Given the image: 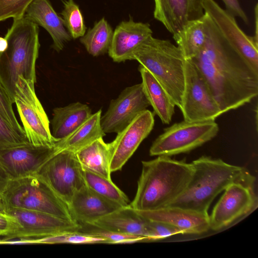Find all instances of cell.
<instances>
[{
    "instance_id": "obj_1",
    "label": "cell",
    "mask_w": 258,
    "mask_h": 258,
    "mask_svg": "<svg viewBox=\"0 0 258 258\" xmlns=\"http://www.w3.org/2000/svg\"><path fill=\"white\" fill-rule=\"evenodd\" d=\"M205 44L190 59L206 80L223 114L258 94V72L226 40L205 13Z\"/></svg>"
},
{
    "instance_id": "obj_2",
    "label": "cell",
    "mask_w": 258,
    "mask_h": 258,
    "mask_svg": "<svg viewBox=\"0 0 258 258\" xmlns=\"http://www.w3.org/2000/svg\"><path fill=\"white\" fill-rule=\"evenodd\" d=\"M142 164L136 194L130 204L139 211L168 206L183 194L194 172L191 163L169 156H158Z\"/></svg>"
},
{
    "instance_id": "obj_3",
    "label": "cell",
    "mask_w": 258,
    "mask_h": 258,
    "mask_svg": "<svg viewBox=\"0 0 258 258\" xmlns=\"http://www.w3.org/2000/svg\"><path fill=\"white\" fill-rule=\"evenodd\" d=\"M191 163L194 172L185 190L168 206L208 213L213 200L230 184L241 182L254 185L255 178L246 168L221 159L205 156Z\"/></svg>"
},
{
    "instance_id": "obj_4",
    "label": "cell",
    "mask_w": 258,
    "mask_h": 258,
    "mask_svg": "<svg viewBox=\"0 0 258 258\" xmlns=\"http://www.w3.org/2000/svg\"><path fill=\"white\" fill-rule=\"evenodd\" d=\"M5 38L8 46L0 54V80L14 103L15 85L19 76L34 83L36 82L39 27L25 16L14 19Z\"/></svg>"
},
{
    "instance_id": "obj_5",
    "label": "cell",
    "mask_w": 258,
    "mask_h": 258,
    "mask_svg": "<svg viewBox=\"0 0 258 258\" xmlns=\"http://www.w3.org/2000/svg\"><path fill=\"white\" fill-rule=\"evenodd\" d=\"M136 60L158 81L179 108L184 90L185 58L168 40L149 37L133 52Z\"/></svg>"
},
{
    "instance_id": "obj_6",
    "label": "cell",
    "mask_w": 258,
    "mask_h": 258,
    "mask_svg": "<svg viewBox=\"0 0 258 258\" xmlns=\"http://www.w3.org/2000/svg\"><path fill=\"white\" fill-rule=\"evenodd\" d=\"M2 195L7 210L35 211L75 221L68 205L37 174L9 180Z\"/></svg>"
},
{
    "instance_id": "obj_7",
    "label": "cell",
    "mask_w": 258,
    "mask_h": 258,
    "mask_svg": "<svg viewBox=\"0 0 258 258\" xmlns=\"http://www.w3.org/2000/svg\"><path fill=\"white\" fill-rule=\"evenodd\" d=\"M219 132L215 120L190 122L184 120L164 129L153 142L149 154L152 156L188 153L215 138Z\"/></svg>"
},
{
    "instance_id": "obj_8",
    "label": "cell",
    "mask_w": 258,
    "mask_h": 258,
    "mask_svg": "<svg viewBox=\"0 0 258 258\" xmlns=\"http://www.w3.org/2000/svg\"><path fill=\"white\" fill-rule=\"evenodd\" d=\"M34 84L19 76L14 103L28 142L35 145L53 146L58 140L51 135L48 118L36 94Z\"/></svg>"
},
{
    "instance_id": "obj_9",
    "label": "cell",
    "mask_w": 258,
    "mask_h": 258,
    "mask_svg": "<svg viewBox=\"0 0 258 258\" xmlns=\"http://www.w3.org/2000/svg\"><path fill=\"white\" fill-rule=\"evenodd\" d=\"M183 120H215L223 114L206 80L191 60L184 62V90L179 107Z\"/></svg>"
},
{
    "instance_id": "obj_10",
    "label": "cell",
    "mask_w": 258,
    "mask_h": 258,
    "mask_svg": "<svg viewBox=\"0 0 258 258\" xmlns=\"http://www.w3.org/2000/svg\"><path fill=\"white\" fill-rule=\"evenodd\" d=\"M37 174L68 206L76 192L85 184L76 153L69 151L56 153Z\"/></svg>"
},
{
    "instance_id": "obj_11",
    "label": "cell",
    "mask_w": 258,
    "mask_h": 258,
    "mask_svg": "<svg viewBox=\"0 0 258 258\" xmlns=\"http://www.w3.org/2000/svg\"><path fill=\"white\" fill-rule=\"evenodd\" d=\"M7 214L14 220V230L0 240L17 238L33 241L43 237L68 231H79L82 225L74 221L40 212L20 209H8Z\"/></svg>"
},
{
    "instance_id": "obj_12",
    "label": "cell",
    "mask_w": 258,
    "mask_h": 258,
    "mask_svg": "<svg viewBox=\"0 0 258 258\" xmlns=\"http://www.w3.org/2000/svg\"><path fill=\"white\" fill-rule=\"evenodd\" d=\"M254 187L241 182L228 185L209 216L210 229L225 228L254 210L257 205Z\"/></svg>"
},
{
    "instance_id": "obj_13",
    "label": "cell",
    "mask_w": 258,
    "mask_h": 258,
    "mask_svg": "<svg viewBox=\"0 0 258 258\" xmlns=\"http://www.w3.org/2000/svg\"><path fill=\"white\" fill-rule=\"evenodd\" d=\"M60 152L53 146L35 145L29 142L0 150V166L9 180L36 174L52 157Z\"/></svg>"
},
{
    "instance_id": "obj_14",
    "label": "cell",
    "mask_w": 258,
    "mask_h": 258,
    "mask_svg": "<svg viewBox=\"0 0 258 258\" xmlns=\"http://www.w3.org/2000/svg\"><path fill=\"white\" fill-rule=\"evenodd\" d=\"M149 106L142 83L125 88L117 98L111 100L106 112L101 117L103 132L117 134Z\"/></svg>"
},
{
    "instance_id": "obj_15",
    "label": "cell",
    "mask_w": 258,
    "mask_h": 258,
    "mask_svg": "<svg viewBox=\"0 0 258 258\" xmlns=\"http://www.w3.org/2000/svg\"><path fill=\"white\" fill-rule=\"evenodd\" d=\"M205 13L212 19L226 40L258 72V39L247 35L235 17L214 0H204Z\"/></svg>"
},
{
    "instance_id": "obj_16",
    "label": "cell",
    "mask_w": 258,
    "mask_h": 258,
    "mask_svg": "<svg viewBox=\"0 0 258 258\" xmlns=\"http://www.w3.org/2000/svg\"><path fill=\"white\" fill-rule=\"evenodd\" d=\"M154 125V115L146 109L117 134L110 143L111 172L120 170L149 135Z\"/></svg>"
},
{
    "instance_id": "obj_17",
    "label": "cell",
    "mask_w": 258,
    "mask_h": 258,
    "mask_svg": "<svg viewBox=\"0 0 258 258\" xmlns=\"http://www.w3.org/2000/svg\"><path fill=\"white\" fill-rule=\"evenodd\" d=\"M204 0H154V17L173 35L187 23L202 18Z\"/></svg>"
},
{
    "instance_id": "obj_18",
    "label": "cell",
    "mask_w": 258,
    "mask_h": 258,
    "mask_svg": "<svg viewBox=\"0 0 258 258\" xmlns=\"http://www.w3.org/2000/svg\"><path fill=\"white\" fill-rule=\"evenodd\" d=\"M136 211L146 219L171 225L179 229L182 234H202L210 229L208 213L174 206H167L151 211Z\"/></svg>"
},
{
    "instance_id": "obj_19",
    "label": "cell",
    "mask_w": 258,
    "mask_h": 258,
    "mask_svg": "<svg viewBox=\"0 0 258 258\" xmlns=\"http://www.w3.org/2000/svg\"><path fill=\"white\" fill-rule=\"evenodd\" d=\"M151 36L148 23L135 22L132 19L122 21L113 31L108 54L117 62L132 60L135 50Z\"/></svg>"
},
{
    "instance_id": "obj_20",
    "label": "cell",
    "mask_w": 258,
    "mask_h": 258,
    "mask_svg": "<svg viewBox=\"0 0 258 258\" xmlns=\"http://www.w3.org/2000/svg\"><path fill=\"white\" fill-rule=\"evenodd\" d=\"M24 16L47 31L52 39V47L58 52L72 39L61 17L56 13L49 0H33Z\"/></svg>"
},
{
    "instance_id": "obj_21",
    "label": "cell",
    "mask_w": 258,
    "mask_h": 258,
    "mask_svg": "<svg viewBox=\"0 0 258 258\" xmlns=\"http://www.w3.org/2000/svg\"><path fill=\"white\" fill-rule=\"evenodd\" d=\"M74 220L80 224H90L120 208L101 197L86 184L74 194L69 205Z\"/></svg>"
},
{
    "instance_id": "obj_22",
    "label": "cell",
    "mask_w": 258,
    "mask_h": 258,
    "mask_svg": "<svg viewBox=\"0 0 258 258\" xmlns=\"http://www.w3.org/2000/svg\"><path fill=\"white\" fill-rule=\"evenodd\" d=\"M147 220L130 205L117 210L88 224L110 231L146 237L148 241Z\"/></svg>"
},
{
    "instance_id": "obj_23",
    "label": "cell",
    "mask_w": 258,
    "mask_h": 258,
    "mask_svg": "<svg viewBox=\"0 0 258 258\" xmlns=\"http://www.w3.org/2000/svg\"><path fill=\"white\" fill-rule=\"evenodd\" d=\"M92 114L90 107L80 102L54 108L50 121L52 136L57 140L66 137Z\"/></svg>"
},
{
    "instance_id": "obj_24",
    "label": "cell",
    "mask_w": 258,
    "mask_h": 258,
    "mask_svg": "<svg viewBox=\"0 0 258 258\" xmlns=\"http://www.w3.org/2000/svg\"><path fill=\"white\" fill-rule=\"evenodd\" d=\"M139 71L142 77L143 90L154 113L163 124H169L176 105L163 87L147 70L140 64Z\"/></svg>"
},
{
    "instance_id": "obj_25",
    "label": "cell",
    "mask_w": 258,
    "mask_h": 258,
    "mask_svg": "<svg viewBox=\"0 0 258 258\" xmlns=\"http://www.w3.org/2000/svg\"><path fill=\"white\" fill-rule=\"evenodd\" d=\"M76 155L83 169L111 179L110 143H105L103 138L82 148Z\"/></svg>"
},
{
    "instance_id": "obj_26",
    "label": "cell",
    "mask_w": 258,
    "mask_h": 258,
    "mask_svg": "<svg viewBox=\"0 0 258 258\" xmlns=\"http://www.w3.org/2000/svg\"><path fill=\"white\" fill-rule=\"evenodd\" d=\"M101 110L92 114L89 118L66 137L59 140L56 144L60 151L66 150L77 153L105 133L101 125Z\"/></svg>"
},
{
    "instance_id": "obj_27",
    "label": "cell",
    "mask_w": 258,
    "mask_h": 258,
    "mask_svg": "<svg viewBox=\"0 0 258 258\" xmlns=\"http://www.w3.org/2000/svg\"><path fill=\"white\" fill-rule=\"evenodd\" d=\"M173 38L185 59H192L199 52L206 41L204 16L187 23L179 32L173 35Z\"/></svg>"
},
{
    "instance_id": "obj_28",
    "label": "cell",
    "mask_w": 258,
    "mask_h": 258,
    "mask_svg": "<svg viewBox=\"0 0 258 258\" xmlns=\"http://www.w3.org/2000/svg\"><path fill=\"white\" fill-rule=\"evenodd\" d=\"M113 33L110 24L102 18L80 38V41L90 54L97 56L108 52Z\"/></svg>"
},
{
    "instance_id": "obj_29",
    "label": "cell",
    "mask_w": 258,
    "mask_h": 258,
    "mask_svg": "<svg viewBox=\"0 0 258 258\" xmlns=\"http://www.w3.org/2000/svg\"><path fill=\"white\" fill-rule=\"evenodd\" d=\"M85 184L92 191L120 207L130 205L126 195L112 181L103 176L83 169Z\"/></svg>"
},
{
    "instance_id": "obj_30",
    "label": "cell",
    "mask_w": 258,
    "mask_h": 258,
    "mask_svg": "<svg viewBox=\"0 0 258 258\" xmlns=\"http://www.w3.org/2000/svg\"><path fill=\"white\" fill-rule=\"evenodd\" d=\"M64 27L71 37L77 39L86 32L84 20L79 6L74 0L63 2V9L60 13Z\"/></svg>"
},
{
    "instance_id": "obj_31",
    "label": "cell",
    "mask_w": 258,
    "mask_h": 258,
    "mask_svg": "<svg viewBox=\"0 0 258 258\" xmlns=\"http://www.w3.org/2000/svg\"><path fill=\"white\" fill-rule=\"evenodd\" d=\"M35 242V243L43 244L108 243L105 238L78 231L65 232L43 237Z\"/></svg>"
},
{
    "instance_id": "obj_32",
    "label": "cell",
    "mask_w": 258,
    "mask_h": 258,
    "mask_svg": "<svg viewBox=\"0 0 258 258\" xmlns=\"http://www.w3.org/2000/svg\"><path fill=\"white\" fill-rule=\"evenodd\" d=\"M81 225L82 227L78 231L102 237L106 239L108 243L110 244L132 243L148 241L146 237L143 236L105 230L88 224H81Z\"/></svg>"
},
{
    "instance_id": "obj_33",
    "label": "cell",
    "mask_w": 258,
    "mask_h": 258,
    "mask_svg": "<svg viewBox=\"0 0 258 258\" xmlns=\"http://www.w3.org/2000/svg\"><path fill=\"white\" fill-rule=\"evenodd\" d=\"M28 142L25 134L16 131L0 115V150Z\"/></svg>"
},
{
    "instance_id": "obj_34",
    "label": "cell",
    "mask_w": 258,
    "mask_h": 258,
    "mask_svg": "<svg viewBox=\"0 0 258 258\" xmlns=\"http://www.w3.org/2000/svg\"><path fill=\"white\" fill-rule=\"evenodd\" d=\"M13 103L8 92L0 80V115L16 131L25 134L23 127L15 116Z\"/></svg>"
},
{
    "instance_id": "obj_35",
    "label": "cell",
    "mask_w": 258,
    "mask_h": 258,
    "mask_svg": "<svg viewBox=\"0 0 258 258\" xmlns=\"http://www.w3.org/2000/svg\"><path fill=\"white\" fill-rule=\"evenodd\" d=\"M33 0H0V22L9 18L23 17Z\"/></svg>"
},
{
    "instance_id": "obj_36",
    "label": "cell",
    "mask_w": 258,
    "mask_h": 258,
    "mask_svg": "<svg viewBox=\"0 0 258 258\" xmlns=\"http://www.w3.org/2000/svg\"><path fill=\"white\" fill-rule=\"evenodd\" d=\"M147 220L149 241L157 240L173 235L182 234L179 229L169 224Z\"/></svg>"
},
{
    "instance_id": "obj_37",
    "label": "cell",
    "mask_w": 258,
    "mask_h": 258,
    "mask_svg": "<svg viewBox=\"0 0 258 258\" xmlns=\"http://www.w3.org/2000/svg\"><path fill=\"white\" fill-rule=\"evenodd\" d=\"M226 10L234 17H237L242 19L246 24L248 23L247 15L240 6L239 0H222Z\"/></svg>"
},
{
    "instance_id": "obj_38",
    "label": "cell",
    "mask_w": 258,
    "mask_h": 258,
    "mask_svg": "<svg viewBox=\"0 0 258 258\" xmlns=\"http://www.w3.org/2000/svg\"><path fill=\"white\" fill-rule=\"evenodd\" d=\"M15 227L14 219L8 214H0V233L4 237L11 233Z\"/></svg>"
},
{
    "instance_id": "obj_39",
    "label": "cell",
    "mask_w": 258,
    "mask_h": 258,
    "mask_svg": "<svg viewBox=\"0 0 258 258\" xmlns=\"http://www.w3.org/2000/svg\"><path fill=\"white\" fill-rule=\"evenodd\" d=\"M9 181V179L7 175L0 166V193H3Z\"/></svg>"
},
{
    "instance_id": "obj_40",
    "label": "cell",
    "mask_w": 258,
    "mask_h": 258,
    "mask_svg": "<svg viewBox=\"0 0 258 258\" xmlns=\"http://www.w3.org/2000/svg\"><path fill=\"white\" fill-rule=\"evenodd\" d=\"M8 46V42L5 37H0V54L4 52Z\"/></svg>"
},
{
    "instance_id": "obj_41",
    "label": "cell",
    "mask_w": 258,
    "mask_h": 258,
    "mask_svg": "<svg viewBox=\"0 0 258 258\" xmlns=\"http://www.w3.org/2000/svg\"><path fill=\"white\" fill-rule=\"evenodd\" d=\"M257 4H256L255 8H254V16H255V34L254 35V36L256 38L258 39V30H257Z\"/></svg>"
},
{
    "instance_id": "obj_42",
    "label": "cell",
    "mask_w": 258,
    "mask_h": 258,
    "mask_svg": "<svg viewBox=\"0 0 258 258\" xmlns=\"http://www.w3.org/2000/svg\"><path fill=\"white\" fill-rule=\"evenodd\" d=\"M0 235H1V233H0Z\"/></svg>"
}]
</instances>
